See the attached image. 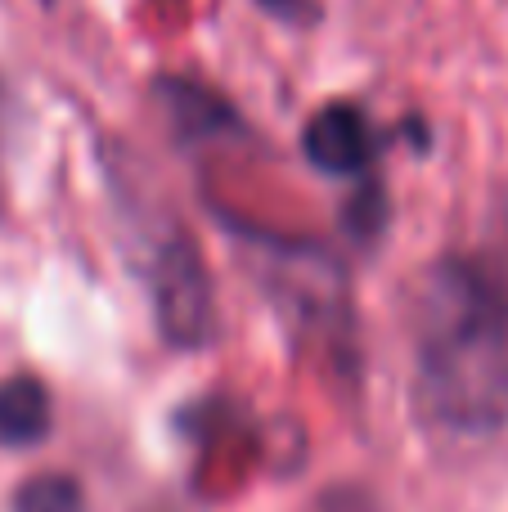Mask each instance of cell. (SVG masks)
Instances as JSON below:
<instances>
[{"label":"cell","instance_id":"obj_1","mask_svg":"<svg viewBox=\"0 0 508 512\" xmlns=\"http://www.w3.org/2000/svg\"><path fill=\"white\" fill-rule=\"evenodd\" d=\"M414 409L441 436L508 427V279L486 256L446 252L410 288Z\"/></svg>","mask_w":508,"mask_h":512},{"label":"cell","instance_id":"obj_2","mask_svg":"<svg viewBox=\"0 0 508 512\" xmlns=\"http://www.w3.org/2000/svg\"><path fill=\"white\" fill-rule=\"evenodd\" d=\"M221 221L230 230L239 261L261 283L288 333L297 342H320L333 355H351L356 306H351V283L338 256L320 243L284 239L252 221H234V216H221Z\"/></svg>","mask_w":508,"mask_h":512},{"label":"cell","instance_id":"obj_3","mask_svg":"<svg viewBox=\"0 0 508 512\" xmlns=\"http://www.w3.org/2000/svg\"><path fill=\"white\" fill-rule=\"evenodd\" d=\"M117 203L126 216V248L140 270L158 337L171 351H203L216 337V292L198 239L162 198L149 194V180L140 198L117 194Z\"/></svg>","mask_w":508,"mask_h":512},{"label":"cell","instance_id":"obj_4","mask_svg":"<svg viewBox=\"0 0 508 512\" xmlns=\"http://www.w3.org/2000/svg\"><path fill=\"white\" fill-rule=\"evenodd\" d=\"M392 131H378L374 117L351 99H333V104L315 108L311 122L302 126V153L315 171L342 180H369L378 153L387 149Z\"/></svg>","mask_w":508,"mask_h":512},{"label":"cell","instance_id":"obj_5","mask_svg":"<svg viewBox=\"0 0 508 512\" xmlns=\"http://www.w3.org/2000/svg\"><path fill=\"white\" fill-rule=\"evenodd\" d=\"M153 95H158V108L167 113L180 140H216L225 131H243V117L212 86L194 77H158Z\"/></svg>","mask_w":508,"mask_h":512},{"label":"cell","instance_id":"obj_6","mask_svg":"<svg viewBox=\"0 0 508 512\" xmlns=\"http://www.w3.org/2000/svg\"><path fill=\"white\" fill-rule=\"evenodd\" d=\"M54 400L36 373H14L0 382V445L5 450H32L50 436Z\"/></svg>","mask_w":508,"mask_h":512},{"label":"cell","instance_id":"obj_7","mask_svg":"<svg viewBox=\"0 0 508 512\" xmlns=\"http://www.w3.org/2000/svg\"><path fill=\"white\" fill-rule=\"evenodd\" d=\"M387 225H392L387 185L374 176L360 180V189L347 198V207H342V230H347V239L356 243V248H374V243L387 234Z\"/></svg>","mask_w":508,"mask_h":512},{"label":"cell","instance_id":"obj_8","mask_svg":"<svg viewBox=\"0 0 508 512\" xmlns=\"http://www.w3.org/2000/svg\"><path fill=\"white\" fill-rule=\"evenodd\" d=\"M14 512H86V495H81V481L68 472H32L27 481H18Z\"/></svg>","mask_w":508,"mask_h":512},{"label":"cell","instance_id":"obj_9","mask_svg":"<svg viewBox=\"0 0 508 512\" xmlns=\"http://www.w3.org/2000/svg\"><path fill=\"white\" fill-rule=\"evenodd\" d=\"M257 5L266 9L270 18L288 23V27H306V23L320 18V5H315V0H257Z\"/></svg>","mask_w":508,"mask_h":512}]
</instances>
